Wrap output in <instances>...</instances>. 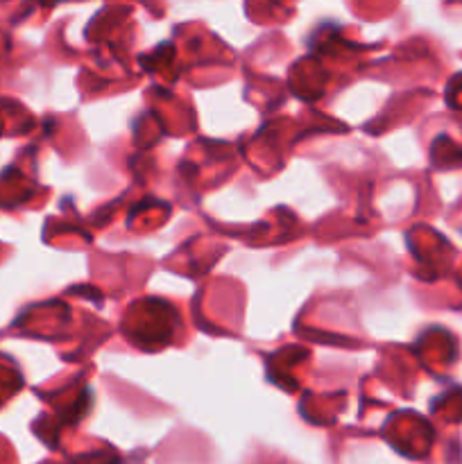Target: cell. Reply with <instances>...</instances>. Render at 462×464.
I'll list each match as a JSON object with an SVG mask.
<instances>
[]
</instances>
